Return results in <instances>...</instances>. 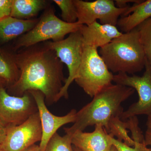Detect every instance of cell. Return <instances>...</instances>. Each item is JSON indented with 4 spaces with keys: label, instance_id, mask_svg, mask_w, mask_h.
Masks as SVG:
<instances>
[{
    "label": "cell",
    "instance_id": "obj_11",
    "mask_svg": "<svg viewBox=\"0 0 151 151\" xmlns=\"http://www.w3.org/2000/svg\"><path fill=\"white\" fill-rule=\"evenodd\" d=\"M28 92L31 94L37 105L42 131V139L39 146L40 151H45L49 141L60 128L65 124L75 122L77 111L72 109L65 116H55L47 109L45 97L41 92L36 90Z\"/></svg>",
    "mask_w": 151,
    "mask_h": 151
},
{
    "label": "cell",
    "instance_id": "obj_30",
    "mask_svg": "<svg viewBox=\"0 0 151 151\" xmlns=\"http://www.w3.org/2000/svg\"><path fill=\"white\" fill-rule=\"evenodd\" d=\"M73 149L74 151H82L79 149L77 148L76 147H73Z\"/></svg>",
    "mask_w": 151,
    "mask_h": 151
},
{
    "label": "cell",
    "instance_id": "obj_9",
    "mask_svg": "<svg viewBox=\"0 0 151 151\" xmlns=\"http://www.w3.org/2000/svg\"><path fill=\"white\" fill-rule=\"evenodd\" d=\"M37 112V105L29 92L21 97L13 96L6 87L0 86V120L6 127L22 124Z\"/></svg>",
    "mask_w": 151,
    "mask_h": 151
},
{
    "label": "cell",
    "instance_id": "obj_18",
    "mask_svg": "<svg viewBox=\"0 0 151 151\" xmlns=\"http://www.w3.org/2000/svg\"><path fill=\"white\" fill-rule=\"evenodd\" d=\"M128 122L122 121L119 116L111 118L108 123L106 131L113 137H116L118 140L123 142L127 145L133 147L135 142L128 135Z\"/></svg>",
    "mask_w": 151,
    "mask_h": 151
},
{
    "label": "cell",
    "instance_id": "obj_29",
    "mask_svg": "<svg viewBox=\"0 0 151 151\" xmlns=\"http://www.w3.org/2000/svg\"><path fill=\"white\" fill-rule=\"evenodd\" d=\"M110 151H118L117 149L116 148V147H114V146H113L111 147V150Z\"/></svg>",
    "mask_w": 151,
    "mask_h": 151
},
{
    "label": "cell",
    "instance_id": "obj_14",
    "mask_svg": "<svg viewBox=\"0 0 151 151\" xmlns=\"http://www.w3.org/2000/svg\"><path fill=\"white\" fill-rule=\"evenodd\" d=\"M39 19H19L11 16L0 20V46L27 32L35 26Z\"/></svg>",
    "mask_w": 151,
    "mask_h": 151
},
{
    "label": "cell",
    "instance_id": "obj_7",
    "mask_svg": "<svg viewBox=\"0 0 151 151\" xmlns=\"http://www.w3.org/2000/svg\"><path fill=\"white\" fill-rule=\"evenodd\" d=\"M145 70L142 76H130L126 73H119L113 76L116 84L133 88L137 92L139 100L133 103L120 116L123 121L137 115H151V63L146 58Z\"/></svg>",
    "mask_w": 151,
    "mask_h": 151
},
{
    "label": "cell",
    "instance_id": "obj_21",
    "mask_svg": "<svg viewBox=\"0 0 151 151\" xmlns=\"http://www.w3.org/2000/svg\"><path fill=\"white\" fill-rule=\"evenodd\" d=\"M52 1L61 10L62 20L68 23L77 22V11L73 0H53Z\"/></svg>",
    "mask_w": 151,
    "mask_h": 151
},
{
    "label": "cell",
    "instance_id": "obj_20",
    "mask_svg": "<svg viewBox=\"0 0 151 151\" xmlns=\"http://www.w3.org/2000/svg\"><path fill=\"white\" fill-rule=\"evenodd\" d=\"M146 58L151 63V18L143 22L136 28Z\"/></svg>",
    "mask_w": 151,
    "mask_h": 151
},
{
    "label": "cell",
    "instance_id": "obj_23",
    "mask_svg": "<svg viewBox=\"0 0 151 151\" xmlns=\"http://www.w3.org/2000/svg\"><path fill=\"white\" fill-rule=\"evenodd\" d=\"M13 0H0V20L10 16Z\"/></svg>",
    "mask_w": 151,
    "mask_h": 151
},
{
    "label": "cell",
    "instance_id": "obj_25",
    "mask_svg": "<svg viewBox=\"0 0 151 151\" xmlns=\"http://www.w3.org/2000/svg\"><path fill=\"white\" fill-rule=\"evenodd\" d=\"M143 1H139V0H116L115 1V4L116 6L118 8L126 7L128 6L127 4L129 3H140L142 2Z\"/></svg>",
    "mask_w": 151,
    "mask_h": 151
},
{
    "label": "cell",
    "instance_id": "obj_15",
    "mask_svg": "<svg viewBox=\"0 0 151 151\" xmlns=\"http://www.w3.org/2000/svg\"><path fill=\"white\" fill-rule=\"evenodd\" d=\"M132 14L119 19L117 25L124 33L129 32L145 21L151 18V0L135 3Z\"/></svg>",
    "mask_w": 151,
    "mask_h": 151
},
{
    "label": "cell",
    "instance_id": "obj_16",
    "mask_svg": "<svg viewBox=\"0 0 151 151\" xmlns=\"http://www.w3.org/2000/svg\"><path fill=\"white\" fill-rule=\"evenodd\" d=\"M47 3L45 0H13L10 16L19 19H33L48 6Z\"/></svg>",
    "mask_w": 151,
    "mask_h": 151
},
{
    "label": "cell",
    "instance_id": "obj_3",
    "mask_svg": "<svg viewBox=\"0 0 151 151\" xmlns=\"http://www.w3.org/2000/svg\"><path fill=\"white\" fill-rule=\"evenodd\" d=\"M99 53L112 73L134 74L145 67L146 55L136 28L100 47Z\"/></svg>",
    "mask_w": 151,
    "mask_h": 151
},
{
    "label": "cell",
    "instance_id": "obj_1",
    "mask_svg": "<svg viewBox=\"0 0 151 151\" xmlns=\"http://www.w3.org/2000/svg\"><path fill=\"white\" fill-rule=\"evenodd\" d=\"M13 52L20 71L17 81L7 88L9 94L21 97L29 91H40L49 105L58 102L57 97L66 79L63 63L45 42Z\"/></svg>",
    "mask_w": 151,
    "mask_h": 151
},
{
    "label": "cell",
    "instance_id": "obj_24",
    "mask_svg": "<svg viewBox=\"0 0 151 151\" xmlns=\"http://www.w3.org/2000/svg\"><path fill=\"white\" fill-rule=\"evenodd\" d=\"M147 130L145 137V144L146 147L151 146V115L148 116L147 120Z\"/></svg>",
    "mask_w": 151,
    "mask_h": 151
},
{
    "label": "cell",
    "instance_id": "obj_5",
    "mask_svg": "<svg viewBox=\"0 0 151 151\" xmlns=\"http://www.w3.org/2000/svg\"><path fill=\"white\" fill-rule=\"evenodd\" d=\"M113 73L108 69L97 48L84 45L81 64L75 80L91 97L112 84Z\"/></svg>",
    "mask_w": 151,
    "mask_h": 151
},
{
    "label": "cell",
    "instance_id": "obj_28",
    "mask_svg": "<svg viewBox=\"0 0 151 151\" xmlns=\"http://www.w3.org/2000/svg\"><path fill=\"white\" fill-rule=\"evenodd\" d=\"M5 86L6 88V85L5 83L0 79V86Z\"/></svg>",
    "mask_w": 151,
    "mask_h": 151
},
{
    "label": "cell",
    "instance_id": "obj_12",
    "mask_svg": "<svg viewBox=\"0 0 151 151\" xmlns=\"http://www.w3.org/2000/svg\"><path fill=\"white\" fill-rule=\"evenodd\" d=\"M92 132L78 131L72 136V144L82 151H110L114 137L100 124Z\"/></svg>",
    "mask_w": 151,
    "mask_h": 151
},
{
    "label": "cell",
    "instance_id": "obj_6",
    "mask_svg": "<svg viewBox=\"0 0 151 151\" xmlns=\"http://www.w3.org/2000/svg\"><path fill=\"white\" fill-rule=\"evenodd\" d=\"M79 30L70 34L66 38L59 41L45 42L47 46L54 50L60 61L67 66L69 72L58 96V101L62 97L68 98V88L75 80L81 64L84 45Z\"/></svg>",
    "mask_w": 151,
    "mask_h": 151
},
{
    "label": "cell",
    "instance_id": "obj_8",
    "mask_svg": "<svg viewBox=\"0 0 151 151\" xmlns=\"http://www.w3.org/2000/svg\"><path fill=\"white\" fill-rule=\"evenodd\" d=\"M73 1L77 11V22L82 25H88L98 19L101 24L116 26L119 17L127 16L131 13V6L117 7L113 0Z\"/></svg>",
    "mask_w": 151,
    "mask_h": 151
},
{
    "label": "cell",
    "instance_id": "obj_17",
    "mask_svg": "<svg viewBox=\"0 0 151 151\" xmlns=\"http://www.w3.org/2000/svg\"><path fill=\"white\" fill-rule=\"evenodd\" d=\"M19 75L13 52L0 46V79L5 83L7 88L17 81Z\"/></svg>",
    "mask_w": 151,
    "mask_h": 151
},
{
    "label": "cell",
    "instance_id": "obj_10",
    "mask_svg": "<svg viewBox=\"0 0 151 151\" xmlns=\"http://www.w3.org/2000/svg\"><path fill=\"white\" fill-rule=\"evenodd\" d=\"M42 136L39 113L37 112L22 124L7 127L1 151H24L41 141Z\"/></svg>",
    "mask_w": 151,
    "mask_h": 151
},
{
    "label": "cell",
    "instance_id": "obj_31",
    "mask_svg": "<svg viewBox=\"0 0 151 151\" xmlns=\"http://www.w3.org/2000/svg\"><path fill=\"white\" fill-rule=\"evenodd\" d=\"M148 151H151V149L148 148Z\"/></svg>",
    "mask_w": 151,
    "mask_h": 151
},
{
    "label": "cell",
    "instance_id": "obj_26",
    "mask_svg": "<svg viewBox=\"0 0 151 151\" xmlns=\"http://www.w3.org/2000/svg\"><path fill=\"white\" fill-rule=\"evenodd\" d=\"M7 127L0 120V145L4 141L6 134Z\"/></svg>",
    "mask_w": 151,
    "mask_h": 151
},
{
    "label": "cell",
    "instance_id": "obj_4",
    "mask_svg": "<svg viewBox=\"0 0 151 151\" xmlns=\"http://www.w3.org/2000/svg\"><path fill=\"white\" fill-rule=\"evenodd\" d=\"M82 25L77 22L68 23L63 21L56 16L54 8L49 5L35 26L18 38L10 50L14 52L50 40L53 42L62 40L67 35L78 31Z\"/></svg>",
    "mask_w": 151,
    "mask_h": 151
},
{
    "label": "cell",
    "instance_id": "obj_13",
    "mask_svg": "<svg viewBox=\"0 0 151 151\" xmlns=\"http://www.w3.org/2000/svg\"><path fill=\"white\" fill-rule=\"evenodd\" d=\"M79 31L84 45L96 48L105 46L123 33L115 26L102 24L97 21L88 25H82Z\"/></svg>",
    "mask_w": 151,
    "mask_h": 151
},
{
    "label": "cell",
    "instance_id": "obj_32",
    "mask_svg": "<svg viewBox=\"0 0 151 151\" xmlns=\"http://www.w3.org/2000/svg\"><path fill=\"white\" fill-rule=\"evenodd\" d=\"M0 151H1V145H0Z\"/></svg>",
    "mask_w": 151,
    "mask_h": 151
},
{
    "label": "cell",
    "instance_id": "obj_19",
    "mask_svg": "<svg viewBox=\"0 0 151 151\" xmlns=\"http://www.w3.org/2000/svg\"><path fill=\"white\" fill-rule=\"evenodd\" d=\"M72 139L71 135L61 136L56 132L49 141L45 151H74Z\"/></svg>",
    "mask_w": 151,
    "mask_h": 151
},
{
    "label": "cell",
    "instance_id": "obj_22",
    "mask_svg": "<svg viewBox=\"0 0 151 151\" xmlns=\"http://www.w3.org/2000/svg\"><path fill=\"white\" fill-rule=\"evenodd\" d=\"M112 142L113 145L116 147L118 151H148V150L145 145V142H134V145L132 147L114 137L113 138Z\"/></svg>",
    "mask_w": 151,
    "mask_h": 151
},
{
    "label": "cell",
    "instance_id": "obj_2",
    "mask_svg": "<svg viewBox=\"0 0 151 151\" xmlns=\"http://www.w3.org/2000/svg\"><path fill=\"white\" fill-rule=\"evenodd\" d=\"M133 88L113 84L102 89L90 103L76 113L75 122L70 127L64 128L66 134L73 136L87 127L100 124L107 129L108 123L115 116L120 117L124 112L123 102L134 93Z\"/></svg>",
    "mask_w": 151,
    "mask_h": 151
},
{
    "label": "cell",
    "instance_id": "obj_27",
    "mask_svg": "<svg viewBox=\"0 0 151 151\" xmlns=\"http://www.w3.org/2000/svg\"><path fill=\"white\" fill-rule=\"evenodd\" d=\"M24 151H40V150L39 146L35 144L31 146Z\"/></svg>",
    "mask_w": 151,
    "mask_h": 151
}]
</instances>
